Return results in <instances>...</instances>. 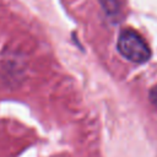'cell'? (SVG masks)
<instances>
[{"label": "cell", "mask_w": 157, "mask_h": 157, "mask_svg": "<svg viewBox=\"0 0 157 157\" xmlns=\"http://www.w3.org/2000/svg\"><path fill=\"white\" fill-rule=\"evenodd\" d=\"M117 48L125 59L132 63L141 64L151 56V50L146 40L131 28H126L120 33Z\"/></svg>", "instance_id": "obj_1"}, {"label": "cell", "mask_w": 157, "mask_h": 157, "mask_svg": "<svg viewBox=\"0 0 157 157\" xmlns=\"http://www.w3.org/2000/svg\"><path fill=\"white\" fill-rule=\"evenodd\" d=\"M150 99H151V102L157 107V86H155V87L150 91Z\"/></svg>", "instance_id": "obj_2"}]
</instances>
